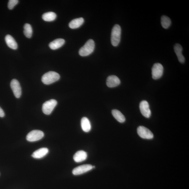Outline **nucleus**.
Here are the masks:
<instances>
[{
  "mask_svg": "<svg viewBox=\"0 0 189 189\" xmlns=\"http://www.w3.org/2000/svg\"><path fill=\"white\" fill-rule=\"evenodd\" d=\"M161 25L162 27L165 29L169 28L171 24V21L170 19L166 16H163L161 18Z\"/></svg>",
  "mask_w": 189,
  "mask_h": 189,
  "instance_id": "obj_21",
  "label": "nucleus"
},
{
  "mask_svg": "<svg viewBox=\"0 0 189 189\" xmlns=\"http://www.w3.org/2000/svg\"><path fill=\"white\" fill-rule=\"evenodd\" d=\"M112 115L118 122L123 123L125 122V118L123 114L117 110L114 109L112 111Z\"/></svg>",
  "mask_w": 189,
  "mask_h": 189,
  "instance_id": "obj_19",
  "label": "nucleus"
},
{
  "mask_svg": "<svg viewBox=\"0 0 189 189\" xmlns=\"http://www.w3.org/2000/svg\"><path fill=\"white\" fill-rule=\"evenodd\" d=\"M163 71L164 68L163 65L160 63H156L152 69V78L154 80H157L161 78L163 75Z\"/></svg>",
  "mask_w": 189,
  "mask_h": 189,
  "instance_id": "obj_6",
  "label": "nucleus"
},
{
  "mask_svg": "<svg viewBox=\"0 0 189 189\" xmlns=\"http://www.w3.org/2000/svg\"><path fill=\"white\" fill-rule=\"evenodd\" d=\"M93 169V166L90 164H85L75 168L72 171L74 175L83 174Z\"/></svg>",
  "mask_w": 189,
  "mask_h": 189,
  "instance_id": "obj_10",
  "label": "nucleus"
},
{
  "mask_svg": "<svg viewBox=\"0 0 189 189\" xmlns=\"http://www.w3.org/2000/svg\"><path fill=\"white\" fill-rule=\"evenodd\" d=\"M57 17L56 14L52 12L45 13L42 16L43 19L46 22H52Z\"/></svg>",
  "mask_w": 189,
  "mask_h": 189,
  "instance_id": "obj_20",
  "label": "nucleus"
},
{
  "mask_svg": "<svg viewBox=\"0 0 189 189\" xmlns=\"http://www.w3.org/2000/svg\"><path fill=\"white\" fill-rule=\"evenodd\" d=\"M24 33L25 36L28 38H31L33 33L31 26L29 24H25L24 26Z\"/></svg>",
  "mask_w": 189,
  "mask_h": 189,
  "instance_id": "obj_22",
  "label": "nucleus"
},
{
  "mask_svg": "<svg viewBox=\"0 0 189 189\" xmlns=\"http://www.w3.org/2000/svg\"><path fill=\"white\" fill-rule=\"evenodd\" d=\"M18 0H10L8 4V8L10 10H12L18 3Z\"/></svg>",
  "mask_w": 189,
  "mask_h": 189,
  "instance_id": "obj_23",
  "label": "nucleus"
},
{
  "mask_svg": "<svg viewBox=\"0 0 189 189\" xmlns=\"http://www.w3.org/2000/svg\"><path fill=\"white\" fill-rule=\"evenodd\" d=\"M49 150L47 148H41L34 152L32 155L34 158L40 159L43 158L48 153Z\"/></svg>",
  "mask_w": 189,
  "mask_h": 189,
  "instance_id": "obj_14",
  "label": "nucleus"
},
{
  "mask_svg": "<svg viewBox=\"0 0 189 189\" xmlns=\"http://www.w3.org/2000/svg\"><path fill=\"white\" fill-rule=\"evenodd\" d=\"M94 41L92 39H89L80 49L79 51V55L82 57H86L89 55L94 51Z\"/></svg>",
  "mask_w": 189,
  "mask_h": 189,
  "instance_id": "obj_3",
  "label": "nucleus"
},
{
  "mask_svg": "<svg viewBox=\"0 0 189 189\" xmlns=\"http://www.w3.org/2000/svg\"><path fill=\"white\" fill-rule=\"evenodd\" d=\"M44 136V133L41 131L34 130L27 134L26 139L30 142H36L43 138Z\"/></svg>",
  "mask_w": 189,
  "mask_h": 189,
  "instance_id": "obj_5",
  "label": "nucleus"
},
{
  "mask_svg": "<svg viewBox=\"0 0 189 189\" xmlns=\"http://www.w3.org/2000/svg\"><path fill=\"white\" fill-rule=\"evenodd\" d=\"M10 86L15 96L19 98L22 95V88L19 82L16 79H14L11 81Z\"/></svg>",
  "mask_w": 189,
  "mask_h": 189,
  "instance_id": "obj_8",
  "label": "nucleus"
},
{
  "mask_svg": "<svg viewBox=\"0 0 189 189\" xmlns=\"http://www.w3.org/2000/svg\"><path fill=\"white\" fill-rule=\"evenodd\" d=\"M5 116L4 112L3 109L0 107V117H3Z\"/></svg>",
  "mask_w": 189,
  "mask_h": 189,
  "instance_id": "obj_24",
  "label": "nucleus"
},
{
  "mask_svg": "<svg viewBox=\"0 0 189 189\" xmlns=\"http://www.w3.org/2000/svg\"><path fill=\"white\" fill-rule=\"evenodd\" d=\"M5 40L7 45L9 47L16 50L18 48V44L15 39L10 35H7L5 37Z\"/></svg>",
  "mask_w": 189,
  "mask_h": 189,
  "instance_id": "obj_16",
  "label": "nucleus"
},
{
  "mask_svg": "<svg viewBox=\"0 0 189 189\" xmlns=\"http://www.w3.org/2000/svg\"><path fill=\"white\" fill-rule=\"evenodd\" d=\"M84 22L82 18L75 19L71 21L69 23V26L72 29H76L81 26Z\"/></svg>",
  "mask_w": 189,
  "mask_h": 189,
  "instance_id": "obj_18",
  "label": "nucleus"
},
{
  "mask_svg": "<svg viewBox=\"0 0 189 189\" xmlns=\"http://www.w3.org/2000/svg\"><path fill=\"white\" fill-rule=\"evenodd\" d=\"M174 50L175 53L178 57L179 61L181 64H184L185 61V58L182 54L183 47L179 44H176L174 46Z\"/></svg>",
  "mask_w": 189,
  "mask_h": 189,
  "instance_id": "obj_12",
  "label": "nucleus"
},
{
  "mask_svg": "<svg viewBox=\"0 0 189 189\" xmlns=\"http://www.w3.org/2000/svg\"><path fill=\"white\" fill-rule=\"evenodd\" d=\"M87 154L85 151L81 150L76 152L74 156V160L76 163H80L87 159Z\"/></svg>",
  "mask_w": 189,
  "mask_h": 189,
  "instance_id": "obj_13",
  "label": "nucleus"
},
{
  "mask_svg": "<svg viewBox=\"0 0 189 189\" xmlns=\"http://www.w3.org/2000/svg\"><path fill=\"white\" fill-rule=\"evenodd\" d=\"M121 29L120 25L116 24L113 28L111 33V43L114 46H117L121 40Z\"/></svg>",
  "mask_w": 189,
  "mask_h": 189,
  "instance_id": "obj_2",
  "label": "nucleus"
},
{
  "mask_svg": "<svg viewBox=\"0 0 189 189\" xmlns=\"http://www.w3.org/2000/svg\"><path fill=\"white\" fill-rule=\"evenodd\" d=\"M57 103V101L54 99L49 100L44 103L42 107V110L43 113L46 115H50Z\"/></svg>",
  "mask_w": 189,
  "mask_h": 189,
  "instance_id": "obj_4",
  "label": "nucleus"
},
{
  "mask_svg": "<svg viewBox=\"0 0 189 189\" xmlns=\"http://www.w3.org/2000/svg\"><path fill=\"white\" fill-rule=\"evenodd\" d=\"M81 126L82 129L84 132H88L91 129L90 122L87 117H84L81 119Z\"/></svg>",
  "mask_w": 189,
  "mask_h": 189,
  "instance_id": "obj_17",
  "label": "nucleus"
},
{
  "mask_svg": "<svg viewBox=\"0 0 189 189\" xmlns=\"http://www.w3.org/2000/svg\"><path fill=\"white\" fill-rule=\"evenodd\" d=\"M60 79L59 74L55 72L50 71L44 75L41 80L45 85H49L59 80Z\"/></svg>",
  "mask_w": 189,
  "mask_h": 189,
  "instance_id": "obj_1",
  "label": "nucleus"
},
{
  "mask_svg": "<svg viewBox=\"0 0 189 189\" xmlns=\"http://www.w3.org/2000/svg\"><path fill=\"white\" fill-rule=\"evenodd\" d=\"M139 108L142 115L147 118L150 117L151 113L148 102L143 101L140 103Z\"/></svg>",
  "mask_w": 189,
  "mask_h": 189,
  "instance_id": "obj_9",
  "label": "nucleus"
},
{
  "mask_svg": "<svg viewBox=\"0 0 189 189\" xmlns=\"http://www.w3.org/2000/svg\"><path fill=\"white\" fill-rule=\"evenodd\" d=\"M120 79L115 75H111L108 77L107 80V85L110 88H114L120 85Z\"/></svg>",
  "mask_w": 189,
  "mask_h": 189,
  "instance_id": "obj_11",
  "label": "nucleus"
},
{
  "mask_svg": "<svg viewBox=\"0 0 189 189\" xmlns=\"http://www.w3.org/2000/svg\"><path fill=\"white\" fill-rule=\"evenodd\" d=\"M137 132L139 136L142 138L148 139L153 138L154 136L152 132L144 126H139L138 128Z\"/></svg>",
  "mask_w": 189,
  "mask_h": 189,
  "instance_id": "obj_7",
  "label": "nucleus"
},
{
  "mask_svg": "<svg viewBox=\"0 0 189 189\" xmlns=\"http://www.w3.org/2000/svg\"><path fill=\"white\" fill-rule=\"evenodd\" d=\"M65 43L64 39L61 38L57 39L51 42L49 44V46L52 50H55L61 47Z\"/></svg>",
  "mask_w": 189,
  "mask_h": 189,
  "instance_id": "obj_15",
  "label": "nucleus"
}]
</instances>
